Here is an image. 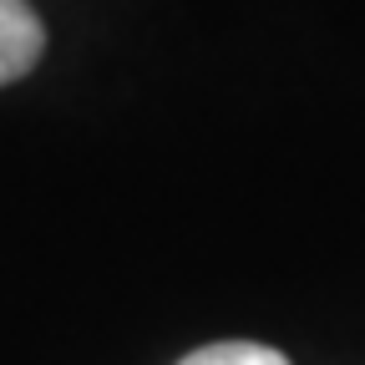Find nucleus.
<instances>
[{"label": "nucleus", "instance_id": "f257e3e1", "mask_svg": "<svg viewBox=\"0 0 365 365\" xmlns=\"http://www.w3.org/2000/svg\"><path fill=\"white\" fill-rule=\"evenodd\" d=\"M46 51V31L41 16L26 0H0V86L21 81Z\"/></svg>", "mask_w": 365, "mask_h": 365}, {"label": "nucleus", "instance_id": "f03ea898", "mask_svg": "<svg viewBox=\"0 0 365 365\" xmlns=\"http://www.w3.org/2000/svg\"><path fill=\"white\" fill-rule=\"evenodd\" d=\"M178 365H289L279 350L269 345H249V340H223V345H203L193 355H182Z\"/></svg>", "mask_w": 365, "mask_h": 365}]
</instances>
